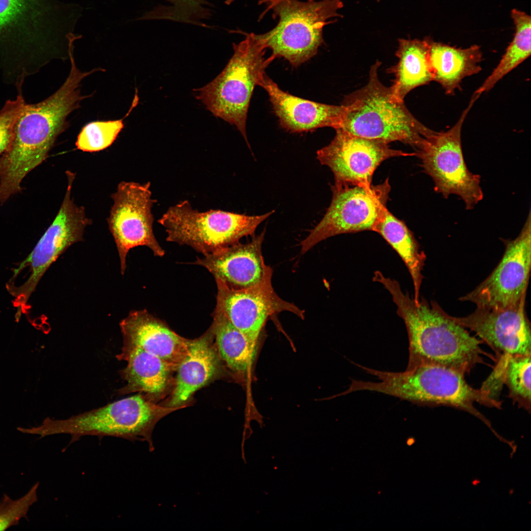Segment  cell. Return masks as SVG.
I'll return each mask as SVG.
<instances>
[{
  "label": "cell",
  "mask_w": 531,
  "mask_h": 531,
  "mask_svg": "<svg viewBox=\"0 0 531 531\" xmlns=\"http://www.w3.org/2000/svg\"><path fill=\"white\" fill-rule=\"evenodd\" d=\"M69 75L62 86L44 100L25 103L14 126L10 144L0 157V202L19 192L25 176L47 157L57 138L68 126L69 115L91 95H82V81L96 71L82 72L70 57Z\"/></svg>",
  "instance_id": "6da1fadb"
},
{
  "label": "cell",
  "mask_w": 531,
  "mask_h": 531,
  "mask_svg": "<svg viewBox=\"0 0 531 531\" xmlns=\"http://www.w3.org/2000/svg\"><path fill=\"white\" fill-rule=\"evenodd\" d=\"M373 280L390 293L397 314L405 323L409 343L408 364L432 363L465 374L483 363V355L493 358L480 348L482 341L471 336L435 301L429 303L422 298L416 303L396 280L379 271Z\"/></svg>",
  "instance_id": "7a4b0ae2"
},
{
  "label": "cell",
  "mask_w": 531,
  "mask_h": 531,
  "mask_svg": "<svg viewBox=\"0 0 531 531\" xmlns=\"http://www.w3.org/2000/svg\"><path fill=\"white\" fill-rule=\"evenodd\" d=\"M365 371L380 382L362 381V390L375 391L423 405H443L469 412L491 428L490 422L474 406L477 403L501 409L502 403L483 387L475 389L465 374L453 368L432 363L408 364L401 372L381 371L366 367Z\"/></svg>",
  "instance_id": "3957f363"
},
{
  "label": "cell",
  "mask_w": 531,
  "mask_h": 531,
  "mask_svg": "<svg viewBox=\"0 0 531 531\" xmlns=\"http://www.w3.org/2000/svg\"><path fill=\"white\" fill-rule=\"evenodd\" d=\"M381 65L377 60L370 67L366 85L346 95L342 104L345 112L338 128L387 144L399 141L418 150L436 131L418 121L404 101L396 98L390 87L380 81Z\"/></svg>",
  "instance_id": "277c9868"
},
{
  "label": "cell",
  "mask_w": 531,
  "mask_h": 531,
  "mask_svg": "<svg viewBox=\"0 0 531 531\" xmlns=\"http://www.w3.org/2000/svg\"><path fill=\"white\" fill-rule=\"evenodd\" d=\"M176 409L159 407L138 393L67 419H53L47 417L38 426L18 427L17 429L23 433L38 435L41 438L68 434L71 437V443L85 436L146 441L150 451H152L154 447L151 435L156 423Z\"/></svg>",
  "instance_id": "5b68a950"
},
{
  "label": "cell",
  "mask_w": 531,
  "mask_h": 531,
  "mask_svg": "<svg viewBox=\"0 0 531 531\" xmlns=\"http://www.w3.org/2000/svg\"><path fill=\"white\" fill-rule=\"evenodd\" d=\"M259 4L265 6L259 20L271 11L277 23L256 37L274 59L283 58L295 67L317 53L324 42V27L342 17L338 11L343 6L341 0H261Z\"/></svg>",
  "instance_id": "8992f818"
},
{
  "label": "cell",
  "mask_w": 531,
  "mask_h": 531,
  "mask_svg": "<svg viewBox=\"0 0 531 531\" xmlns=\"http://www.w3.org/2000/svg\"><path fill=\"white\" fill-rule=\"evenodd\" d=\"M234 43V54L222 71L206 86L193 89L200 100L215 117L235 125L249 147L246 122L250 100L256 86L274 59L265 57L266 48L254 33Z\"/></svg>",
  "instance_id": "52a82bcc"
},
{
  "label": "cell",
  "mask_w": 531,
  "mask_h": 531,
  "mask_svg": "<svg viewBox=\"0 0 531 531\" xmlns=\"http://www.w3.org/2000/svg\"><path fill=\"white\" fill-rule=\"evenodd\" d=\"M64 5L56 0H0V54L29 59L56 55L66 25Z\"/></svg>",
  "instance_id": "ba28073f"
},
{
  "label": "cell",
  "mask_w": 531,
  "mask_h": 531,
  "mask_svg": "<svg viewBox=\"0 0 531 531\" xmlns=\"http://www.w3.org/2000/svg\"><path fill=\"white\" fill-rule=\"evenodd\" d=\"M274 212L252 216L221 210L200 212L183 201L170 207L158 222L165 229L167 241L189 245L206 255L253 234Z\"/></svg>",
  "instance_id": "9c48e42d"
},
{
  "label": "cell",
  "mask_w": 531,
  "mask_h": 531,
  "mask_svg": "<svg viewBox=\"0 0 531 531\" xmlns=\"http://www.w3.org/2000/svg\"><path fill=\"white\" fill-rule=\"evenodd\" d=\"M67 187L59 209L29 255L13 271L10 281L28 268L27 279L19 286H7L15 299L16 313L22 314L30 297L42 276L58 258L72 244L82 241L85 228L91 224L85 209L71 197L75 174L67 171Z\"/></svg>",
  "instance_id": "30bf717a"
},
{
  "label": "cell",
  "mask_w": 531,
  "mask_h": 531,
  "mask_svg": "<svg viewBox=\"0 0 531 531\" xmlns=\"http://www.w3.org/2000/svg\"><path fill=\"white\" fill-rule=\"evenodd\" d=\"M476 100L472 97L453 127L445 132H435L414 152L424 172L433 179L436 192L445 198L452 194L457 195L468 210L472 209L483 196L480 177L468 169L461 144L462 125Z\"/></svg>",
  "instance_id": "8fae6325"
},
{
  "label": "cell",
  "mask_w": 531,
  "mask_h": 531,
  "mask_svg": "<svg viewBox=\"0 0 531 531\" xmlns=\"http://www.w3.org/2000/svg\"><path fill=\"white\" fill-rule=\"evenodd\" d=\"M325 215L300 243L303 254L313 246L338 235L373 231L386 208L390 186L388 179L376 185H335Z\"/></svg>",
  "instance_id": "7c38bea8"
},
{
  "label": "cell",
  "mask_w": 531,
  "mask_h": 531,
  "mask_svg": "<svg viewBox=\"0 0 531 531\" xmlns=\"http://www.w3.org/2000/svg\"><path fill=\"white\" fill-rule=\"evenodd\" d=\"M150 187L149 182L122 181L111 195L113 204L107 222L118 251L122 274L126 268L127 253L133 248L145 246L154 256L165 254L153 234L151 208L155 200Z\"/></svg>",
  "instance_id": "4fadbf2b"
},
{
  "label": "cell",
  "mask_w": 531,
  "mask_h": 531,
  "mask_svg": "<svg viewBox=\"0 0 531 531\" xmlns=\"http://www.w3.org/2000/svg\"><path fill=\"white\" fill-rule=\"evenodd\" d=\"M529 213L518 236L503 240L505 250L500 263L483 282L459 299L478 308L500 309L513 305L526 295L531 266V223Z\"/></svg>",
  "instance_id": "5bb4252c"
},
{
  "label": "cell",
  "mask_w": 531,
  "mask_h": 531,
  "mask_svg": "<svg viewBox=\"0 0 531 531\" xmlns=\"http://www.w3.org/2000/svg\"><path fill=\"white\" fill-rule=\"evenodd\" d=\"M326 146L318 150L317 158L332 172L335 185H371L373 174L391 157L414 156L392 149L386 143L350 134L340 128Z\"/></svg>",
  "instance_id": "9a60e30c"
},
{
  "label": "cell",
  "mask_w": 531,
  "mask_h": 531,
  "mask_svg": "<svg viewBox=\"0 0 531 531\" xmlns=\"http://www.w3.org/2000/svg\"><path fill=\"white\" fill-rule=\"evenodd\" d=\"M272 276L271 269L257 284L240 289L215 279L217 294L215 310L223 313L236 327L253 340H258L266 321L273 315L288 311L304 318V311L275 293Z\"/></svg>",
  "instance_id": "2e32d148"
},
{
  "label": "cell",
  "mask_w": 531,
  "mask_h": 531,
  "mask_svg": "<svg viewBox=\"0 0 531 531\" xmlns=\"http://www.w3.org/2000/svg\"><path fill=\"white\" fill-rule=\"evenodd\" d=\"M526 295L503 309L477 307L468 316L452 318L474 332L488 345L497 358L508 355H531V324L525 311Z\"/></svg>",
  "instance_id": "e0dca14e"
},
{
  "label": "cell",
  "mask_w": 531,
  "mask_h": 531,
  "mask_svg": "<svg viewBox=\"0 0 531 531\" xmlns=\"http://www.w3.org/2000/svg\"><path fill=\"white\" fill-rule=\"evenodd\" d=\"M265 230L250 242L236 243L198 258L194 264L207 269L215 279L230 287L245 288L260 282L272 268L266 265L262 252Z\"/></svg>",
  "instance_id": "ac0fdd59"
},
{
  "label": "cell",
  "mask_w": 531,
  "mask_h": 531,
  "mask_svg": "<svg viewBox=\"0 0 531 531\" xmlns=\"http://www.w3.org/2000/svg\"><path fill=\"white\" fill-rule=\"evenodd\" d=\"M259 86L267 92L281 126L292 132L324 127L335 129L341 125L345 107L318 103L285 92L265 73Z\"/></svg>",
  "instance_id": "d6986e66"
},
{
  "label": "cell",
  "mask_w": 531,
  "mask_h": 531,
  "mask_svg": "<svg viewBox=\"0 0 531 531\" xmlns=\"http://www.w3.org/2000/svg\"><path fill=\"white\" fill-rule=\"evenodd\" d=\"M119 326L123 344L138 347L159 357L174 370L187 353L189 339L176 333L146 309L130 311Z\"/></svg>",
  "instance_id": "ffe728a7"
},
{
  "label": "cell",
  "mask_w": 531,
  "mask_h": 531,
  "mask_svg": "<svg viewBox=\"0 0 531 531\" xmlns=\"http://www.w3.org/2000/svg\"><path fill=\"white\" fill-rule=\"evenodd\" d=\"M211 328L201 337L189 340L186 354L179 363L167 407L178 409L194 393L216 378L221 358L212 342Z\"/></svg>",
  "instance_id": "44dd1931"
},
{
  "label": "cell",
  "mask_w": 531,
  "mask_h": 531,
  "mask_svg": "<svg viewBox=\"0 0 531 531\" xmlns=\"http://www.w3.org/2000/svg\"><path fill=\"white\" fill-rule=\"evenodd\" d=\"M116 357L127 362L119 371L126 384L118 390L119 394L138 392L153 402L165 395L174 370L162 359L138 347L124 344Z\"/></svg>",
  "instance_id": "7402d4cb"
},
{
  "label": "cell",
  "mask_w": 531,
  "mask_h": 531,
  "mask_svg": "<svg viewBox=\"0 0 531 531\" xmlns=\"http://www.w3.org/2000/svg\"><path fill=\"white\" fill-rule=\"evenodd\" d=\"M482 59L477 45L461 49L430 41L428 61L433 81L439 83L447 94L460 89L464 78L479 73Z\"/></svg>",
  "instance_id": "603a6c76"
},
{
  "label": "cell",
  "mask_w": 531,
  "mask_h": 531,
  "mask_svg": "<svg viewBox=\"0 0 531 531\" xmlns=\"http://www.w3.org/2000/svg\"><path fill=\"white\" fill-rule=\"evenodd\" d=\"M431 40L429 38L398 40L396 53L398 61L389 70L394 75L390 87L396 98L403 100L412 90L433 81L428 61Z\"/></svg>",
  "instance_id": "cb8c5ba5"
},
{
  "label": "cell",
  "mask_w": 531,
  "mask_h": 531,
  "mask_svg": "<svg viewBox=\"0 0 531 531\" xmlns=\"http://www.w3.org/2000/svg\"><path fill=\"white\" fill-rule=\"evenodd\" d=\"M373 231L380 234L397 252L404 261L412 277L414 302L420 300V290L423 278L422 269L426 255L406 225L386 208L375 225Z\"/></svg>",
  "instance_id": "d4e9b609"
},
{
  "label": "cell",
  "mask_w": 531,
  "mask_h": 531,
  "mask_svg": "<svg viewBox=\"0 0 531 531\" xmlns=\"http://www.w3.org/2000/svg\"><path fill=\"white\" fill-rule=\"evenodd\" d=\"M211 328L220 358L238 374L247 372L257 352V340L252 339L236 327L221 312L214 310Z\"/></svg>",
  "instance_id": "484cf974"
},
{
  "label": "cell",
  "mask_w": 531,
  "mask_h": 531,
  "mask_svg": "<svg viewBox=\"0 0 531 531\" xmlns=\"http://www.w3.org/2000/svg\"><path fill=\"white\" fill-rule=\"evenodd\" d=\"M497 365L486 382L494 385L504 384L509 397L520 408L531 410V355H508L498 358Z\"/></svg>",
  "instance_id": "4316f807"
},
{
  "label": "cell",
  "mask_w": 531,
  "mask_h": 531,
  "mask_svg": "<svg viewBox=\"0 0 531 531\" xmlns=\"http://www.w3.org/2000/svg\"><path fill=\"white\" fill-rule=\"evenodd\" d=\"M511 17L516 27L514 38L498 65L480 87L474 91L472 96L478 98L482 93L490 90L498 82L531 55L530 16L524 12L514 9L511 11Z\"/></svg>",
  "instance_id": "83f0119b"
},
{
  "label": "cell",
  "mask_w": 531,
  "mask_h": 531,
  "mask_svg": "<svg viewBox=\"0 0 531 531\" xmlns=\"http://www.w3.org/2000/svg\"><path fill=\"white\" fill-rule=\"evenodd\" d=\"M171 5H159L146 12L139 20H169L206 26L201 22L212 15V6L208 0H164Z\"/></svg>",
  "instance_id": "f1b7e54d"
},
{
  "label": "cell",
  "mask_w": 531,
  "mask_h": 531,
  "mask_svg": "<svg viewBox=\"0 0 531 531\" xmlns=\"http://www.w3.org/2000/svg\"><path fill=\"white\" fill-rule=\"evenodd\" d=\"M138 98L136 95L130 109L122 118L92 121L84 126L75 143L77 149L85 152H92L103 150L110 146L123 128V119L136 105Z\"/></svg>",
  "instance_id": "f546056e"
},
{
  "label": "cell",
  "mask_w": 531,
  "mask_h": 531,
  "mask_svg": "<svg viewBox=\"0 0 531 531\" xmlns=\"http://www.w3.org/2000/svg\"><path fill=\"white\" fill-rule=\"evenodd\" d=\"M39 483H35L22 497L12 500L4 494L0 501V531L17 525L23 518L27 519L30 507L37 500Z\"/></svg>",
  "instance_id": "4dcf8cb0"
},
{
  "label": "cell",
  "mask_w": 531,
  "mask_h": 531,
  "mask_svg": "<svg viewBox=\"0 0 531 531\" xmlns=\"http://www.w3.org/2000/svg\"><path fill=\"white\" fill-rule=\"evenodd\" d=\"M26 102L21 94L8 100L0 111V155L8 148L17 119Z\"/></svg>",
  "instance_id": "1f68e13d"
}]
</instances>
